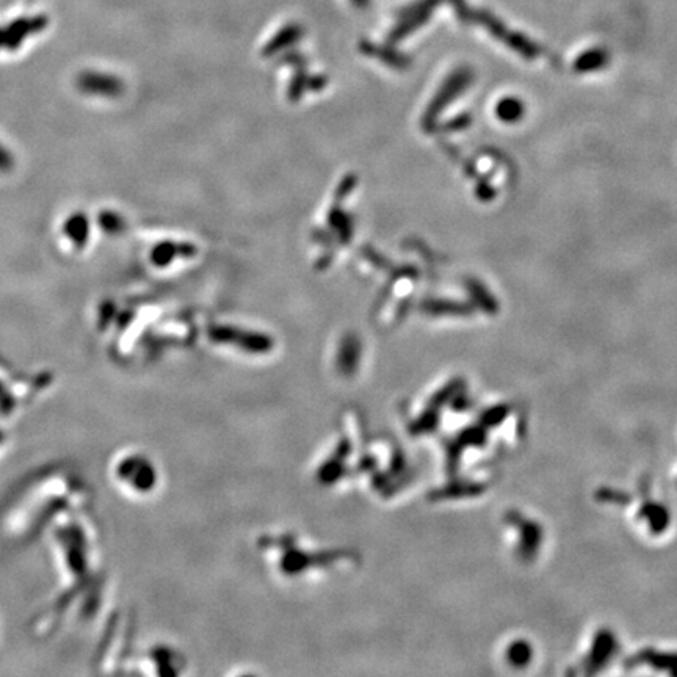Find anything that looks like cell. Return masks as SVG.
I'll return each mask as SVG.
<instances>
[{
    "label": "cell",
    "instance_id": "obj_1",
    "mask_svg": "<svg viewBox=\"0 0 677 677\" xmlns=\"http://www.w3.org/2000/svg\"><path fill=\"white\" fill-rule=\"evenodd\" d=\"M497 113L502 119L516 121L522 113V105L516 99H505L500 102Z\"/></svg>",
    "mask_w": 677,
    "mask_h": 677
}]
</instances>
